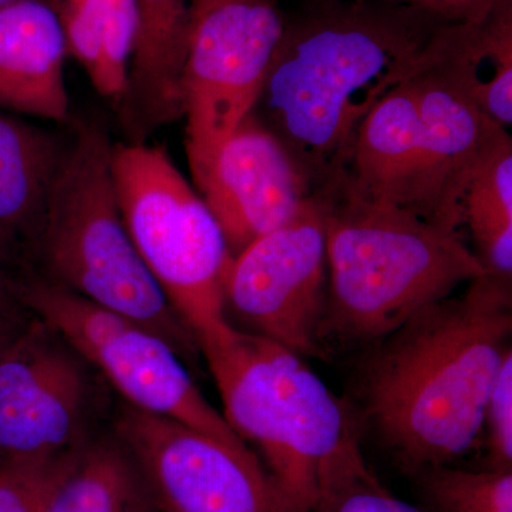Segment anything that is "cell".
I'll list each match as a JSON object with an SVG mask.
<instances>
[{"mask_svg":"<svg viewBox=\"0 0 512 512\" xmlns=\"http://www.w3.org/2000/svg\"><path fill=\"white\" fill-rule=\"evenodd\" d=\"M451 22L460 20L384 0H312L286 20L252 113L315 197L339 191L367 114L419 73Z\"/></svg>","mask_w":512,"mask_h":512,"instance_id":"6da1fadb","label":"cell"},{"mask_svg":"<svg viewBox=\"0 0 512 512\" xmlns=\"http://www.w3.org/2000/svg\"><path fill=\"white\" fill-rule=\"evenodd\" d=\"M511 332V284L483 275L366 350L360 416L404 473L450 466L476 446Z\"/></svg>","mask_w":512,"mask_h":512,"instance_id":"7a4b0ae2","label":"cell"},{"mask_svg":"<svg viewBox=\"0 0 512 512\" xmlns=\"http://www.w3.org/2000/svg\"><path fill=\"white\" fill-rule=\"evenodd\" d=\"M328 289L319 346L369 350L421 309L485 274L460 232L404 208L323 198Z\"/></svg>","mask_w":512,"mask_h":512,"instance_id":"3957f363","label":"cell"},{"mask_svg":"<svg viewBox=\"0 0 512 512\" xmlns=\"http://www.w3.org/2000/svg\"><path fill=\"white\" fill-rule=\"evenodd\" d=\"M111 148L104 124L72 121V144L19 271L136 320L194 360L200 353L194 336L154 281L124 221Z\"/></svg>","mask_w":512,"mask_h":512,"instance_id":"277c9868","label":"cell"},{"mask_svg":"<svg viewBox=\"0 0 512 512\" xmlns=\"http://www.w3.org/2000/svg\"><path fill=\"white\" fill-rule=\"evenodd\" d=\"M204 357L222 416L261 464L272 512H311L330 467L359 440L348 404L301 355L244 330Z\"/></svg>","mask_w":512,"mask_h":512,"instance_id":"5b68a950","label":"cell"},{"mask_svg":"<svg viewBox=\"0 0 512 512\" xmlns=\"http://www.w3.org/2000/svg\"><path fill=\"white\" fill-rule=\"evenodd\" d=\"M111 170L138 254L202 356L235 333L225 312L227 242L200 192L164 148L113 141Z\"/></svg>","mask_w":512,"mask_h":512,"instance_id":"8992f818","label":"cell"},{"mask_svg":"<svg viewBox=\"0 0 512 512\" xmlns=\"http://www.w3.org/2000/svg\"><path fill=\"white\" fill-rule=\"evenodd\" d=\"M13 281L35 315L59 330L120 400L180 421L229 447L249 450L205 399L183 357L157 333L32 272L19 271Z\"/></svg>","mask_w":512,"mask_h":512,"instance_id":"52a82bcc","label":"cell"},{"mask_svg":"<svg viewBox=\"0 0 512 512\" xmlns=\"http://www.w3.org/2000/svg\"><path fill=\"white\" fill-rule=\"evenodd\" d=\"M113 393L96 367L36 315L0 357V467L79 450L110 426Z\"/></svg>","mask_w":512,"mask_h":512,"instance_id":"ba28073f","label":"cell"},{"mask_svg":"<svg viewBox=\"0 0 512 512\" xmlns=\"http://www.w3.org/2000/svg\"><path fill=\"white\" fill-rule=\"evenodd\" d=\"M275 0H194L184 72L192 181L254 109L286 28Z\"/></svg>","mask_w":512,"mask_h":512,"instance_id":"9c48e42d","label":"cell"},{"mask_svg":"<svg viewBox=\"0 0 512 512\" xmlns=\"http://www.w3.org/2000/svg\"><path fill=\"white\" fill-rule=\"evenodd\" d=\"M326 210L320 197L284 227L256 239L231 259L225 312L244 332L272 340L302 357L323 356L319 328L328 289Z\"/></svg>","mask_w":512,"mask_h":512,"instance_id":"30bf717a","label":"cell"},{"mask_svg":"<svg viewBox=\"0 0 512 512\" xmlns=\"http://www.w3.org/2000/svg\"><path fill=\"white\" fill-rule=\"evenodd\" d=\"M110 424L140 461L158 512H272L264 471L251 450L119 397Z\"/></svg>","mask_w":512,"mask_h":512,"instance_id":"8fae6325","label":"cell"},{"mask_svg":"<svg viewBox=\"0 0 512 512\" xmlns=\"http://www.w3.org/2000/svg\"><path fill=\"white\" fill-rule=\"evenodd\" d=\"M194 185L220 225L231 258L284 227L315 197L284 144L252 111Z\"/></svg>","mask_w":512,"mask_h":512,"instance_id":"7c38bea8","label":"cell"},{"mask_svg":"<svg viewBox=\"0 0 512 512\" xmlns=\"http://www.w3.org/2000/svg\"><path fill=\"white\" fill-rule=\"evenodd\" d=\"M436 43L412 77L424 153L420 217L460 232L468 185L508 131L488 119L437 60Z\"/></svg>","mask_w":512,"mask_h":512,"instance_id":"4fadbf2b","label":"cell"},{"mask_svg":"<svg viewBox=\"0 0 512 512\" xmlns=\"http://www.w3.org/2000/svg\"><path fill=\"white\" fill-rule=\"evenodd\" d=\"M137 29L126 87L114 106L121 140L148 138L184 117V72L194 0H136Z\"/></svg>","mask_w":512,"mask_h":512,"instance_id":"5bb4252c","label":"cell"},{"mask_svg":"<svg viewBox=\"0 0 512 512\" xmlns=\"http://www.w3.org/2000/svg\"><path fill=\"white\" fill-rule=\"evenodd\" d=\"M69 55L52 0H18L0 8V111L70 126L64 77Z\"/></svg>","mask_w":512,"mask_h":512,"instance_id":"9a60e30c","label":"cell"},{"mask_svg":"<svg viewBox=\"0 0 512 512\" xmlns=\"http://www.w3.org/2000/svg\"><path fill=\"white\" fill-rule=\"evenodd\" d=\"M424 153L412 79L384 96L357 131L336 195L394 205L420 217ZM332 198V197H330Z\"/></svg>","mask_w":512,"mask_h":512,"instance_id":"2e32d148","label":"cell"},{"mask_svg":"<svg viewBox=\"0 0 512 512\" xmlns=\"http://www.w3.org/2000/svg\"><path fill=\"white\" fill-rule=\"evenodd\" d=\"M70 144L72 128L35 126L0 111V252L16 272L42 222Z\"/></svg>","mask_w":512,"mask_h":512,"instance_id":"e0dca14e","label":"cell"},{"mask_svg":"<svg viewBox=\"0 0 512 512\" xmlns=\"http://www.w3.org/2000/svg\"><path fill=\"white\" fill-rule=\"evenodd\" d=\"M43 512L158 510L140 461L110 424L64 461Z\"/></svg>","mask_w":512,"mask_h":512,"instance_id":"ac0fdd59","label":"cell"},{"mask_svg":"<svg viewBox=\"0 0 512 512\" xmlns=\"http://www.w3.org/2000/svg\"><path fill=\"white\" fill-rule=\"evenodd\" d=\"M437 60L498 126L512 124V0H500L476 20L448 23Z\"/></svg>","mask_w":512,"mask_h":512,"instance_id":"d6986e66","label":"cell"},{"mask_svg":"<svg viewBox=\"0 0 512 512\" xmlns=\"http://www.w3.org/2000/svg\"><path fill=\"white\" fill-rule=\"evenodd\" d=\"M69 55L113 107L126 87L137 29L136 0H52Z\"/></svg>","mask_w":512,"mask_h":512,"instance_id":"ffe728a7","label":"cell"},{"mask_svg":"<svg viewBox=\"0 0 512 512\" xmlns=\"http://www.w3.org/2000/svg\"><path fill=\"white\" fill-rule=\"evenodd\" d=\"M413 477L437 512H512V470L436 466Z\"/></svg>","mask_w":512,"mask_h":512,"instance_id":"44dd1931","label":"cell"},{"mask_svg":"<svg viewBox=\"0 0 512 512\" xmlns=\"http://www.w3.org/2000/svg\"><path fill=\"white\" fill-rule=\"evenodd\" d=\"M311 512H421L394 497L367 466L359 440L330 467Z\"/></svg>","mask_w":512,"mask_h":512,"instance_id":"7402d4cb","label":"cell"},{"mask_svg":"<svg viewBox=\"0 0 512 512\" xmlns=\"http://www.w3.org/2000/svg\"><path fill=\"white\" fill-rule=\"evenodd\" d=\"M464 227L512 222V140L505 134L477 168L463 202Z\"/></svg>","mask_w":512,"mask_h":512,"instance_id":"603a6c76","label":"cell"},{"mask_svg":"<svg viewBox=\"0 0 512 512\" xmlns=\"http://www.w3.org/2000/svg\"><path fill=\"white\" fill-rule=\"evenodd\" d=\"M70 454L0 467V512H43L47 494Z\"/></svg>","mask_w":512,"mask_h":512,"instance_id":"cb8c5ba5","label":"cell"},{"mask_svg":"<svg viewBox=\"0 0 512 512\" xmlns=\"http://www.w3.org/2000/svg\"><path fill=\"white\" fill-rule=\"evenodd\" d=\"M488 463L494 470H512V350H508L485 406Z\"/></svg>","mask_w":512,"mask_h":512,"instance_id":"d4e9b609","label":"cell"},{"mask_svg":"<svg viewBox=\"0 0 512 512\" xmlns=\"http://www.w3.org/2000/svg\"><path fill=\"white\" fill-rule=\"evenodd\" d=\"M36 315L23 301L13 278H0V357L32 325Z\"/></svg>","mask_w":512,"mask_h":512,"instance_id":"484cf974","label":"cell"},{"mask_svg":"<svg viewBox=\"0 0 512 512\" xmlns=\"http://www.w3.org/2000/svg\"><path fill=\"white\" fill-rule=\"evenodd\" d=\"M384 2L419 6L453 20H476L487 15L500 0H384Z\"/></svg>","mask_w":512,"mask_h":512,"instance_id":"4316f807","label":"cell"},{"mask_svg":"<svg viewBox=\"0 0 512 512\" xmlns=\"http://www.w3.org/2000/svg\"><path fill=\"white\" fill-rule=\"evenodd\" d=\"M15 268L10 264L8 258L0 252V278H12Z\"/></svg>","mask_w":512,"mask_h":512,"instance_id":"83f0119b","label":"cell"},{"mask_svg":"<svg viewBox=\"0 0 512 512\" xmlns=\"http://www.w3.org/2000/svg\"><path fill=\"white\" fill-rule=\"evenodd\" d=\"M18 2V0H0V8L2 6L10 5V3Z\"/></svg>","mask_w":512,"mask_h":512,"instance_id":"f1b7e54d","label":"cell"}]
</instances>
